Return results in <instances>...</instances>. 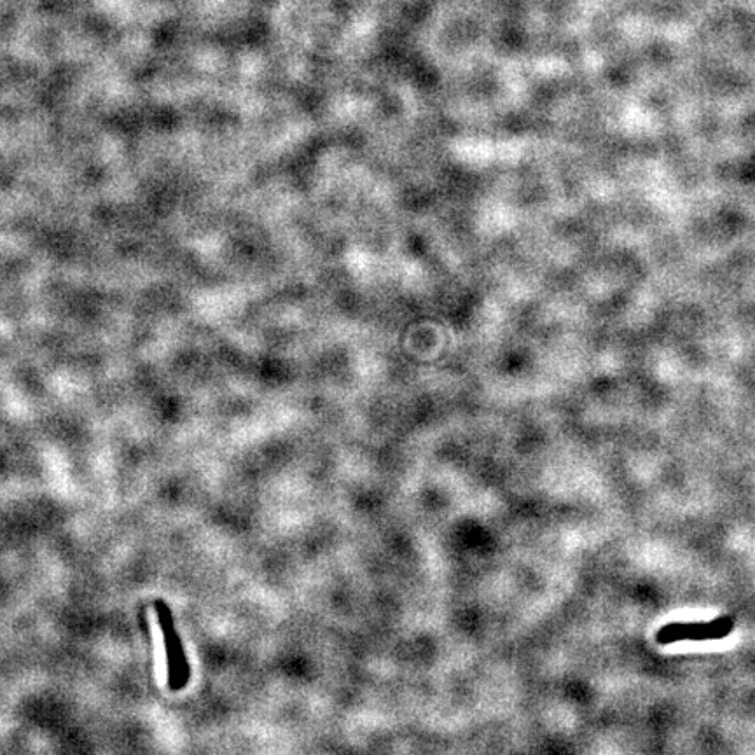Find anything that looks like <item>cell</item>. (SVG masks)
<instances>
[{"label":"cell","instance_id":"1","mask_svg":"<svg viewBox=\"0 0 755 755\" xmlns=\"http://www.w3.org/2000/svg\"><path fill=\"white\" fill-rule=\"evenodd\" d=\"M156 609L160 614L161 631L165 637V649H167L168 666H170V687L177 691L188 684L189 675H191L188 658L182 647L181 637L175 630L172 612L163 600L156 602Z\"/></svg>","mask_w":755,"mask_h":755}]
</instances>
